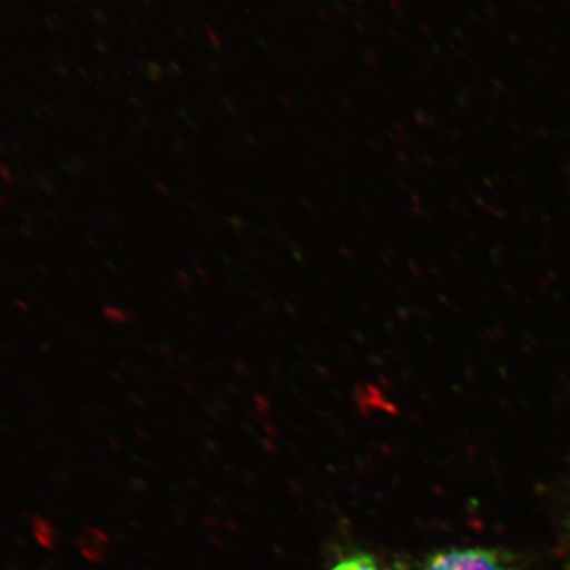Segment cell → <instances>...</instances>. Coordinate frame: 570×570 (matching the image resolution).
I'll use <instances>...</instances> for the list:
<instances>
[{"mask_svg":"<svg viewBox=\"0 0 570 570\" xmlns=\"http://www.w3.org/2000/svg\"><path fill=\"white\" fill-rule=\"evenodd\" d=\"M423 570H515L504 558L489 550H453L438 554Z\"/></svg>","mask_w":570,"mask_h":570,"instance_id":"1","label":"cell"},{"mask_svg":"<svg viewBox=\"0 0 570 570\" xmlns=\"http://www.w3.org/2000/svg\"><path fill=\"white\" fill-rule=\"evenodd\" d=\"M332 570H379V568L376 561L367 554H355V557L341 561Z\"/></svg>","mask_w":570,"mask_h":570,"instance_id":"2","label":"cell"},{"mask_svg":"<svg viewBox=\"0 0 570 570\" xmlns=\"http://www.w3.org/2000/svg\"><path fill=\"white\" fill-rule=\"evenodd\" d=\"M379 570H381V569H379Z\"/></svg>","mask_w":570,"mask_h":570,"instance_id":"3","label":"cell"}]
</instances>
